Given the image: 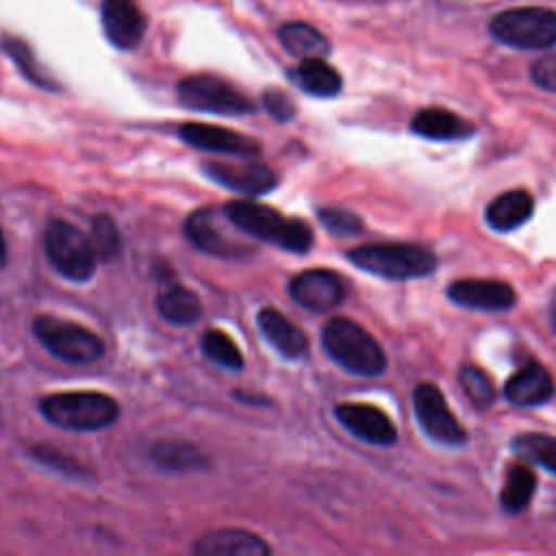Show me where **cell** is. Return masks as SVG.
I'll return each instance as SVG.
<instances>
[{"label": "cell", "instance_id": "cell-1", "mask_svg": "<svg viewBox=\"0 0 556 556\" xmlns=\"http://www.w3.org/2000/svg\"><path fill=\"white\" fill-rule=\"evenodd\" d=\"M226 215L232 224L252 239L274 243L289 252H308L313 245V230L306 222L298 217H287L280 211L252 202V200H235L224 206Z\"/></svg>", "mask_w": 556, "mask_h": 556}, {"label": "cell", "instance_id": "cell-2", "mask_svg": "<svg viewBox=\"0 0 556 556\" xmlns=\"http://www.w3.org/2000/svg\"><path fill=\"white\" fill-rule=\"evenodd\" d=\"M321 343L328 356L350 374L378 376L387 367L380 343L348 317H332L321 330Z\"/></svg>", "mask_w": 556, "mask_h": 556}, {"label": "cell", "instance_id": "cell-3", "mask_svg": "<svg viewBox=\"0 0 556 556\" xmlns=\"http://www.w3.org/2000/svg\"><path fill=\"white\" fill-rule=\"evenodd\" d=\"M39 408L50 424L74 432H96L109 428L119 415L117 402L98 391L52 393L41 400Z\"/></svg>", "mask_w": 556, "mask_h": 556}, {"label": "cell", "instance_id": "cell-4", "mask_svg": "<svg viewBox=\"0 0 556 556\" xmlns=\"http://www.w3.org/2000/svg\"><path fill=\"white\" fill-rule=\"evenodd\" d=\"M348 258L363 271L387 280H413L437 267V254L415 243H367L348 252Z\"/></svg>", "mask_w": 556, "mask_h": 556}, {"label": "cell", "instance_id": "cell-5", "mask_svg": "<svg viewBox=\"0 0 556 556\" xmlns=\"http://www.w3.org/2000/svg\"><path fill=\"white\" fill-rule=\"evenodd\" d=\"M489 33L510 48L545 50L556 46V11L547 7H513L491 17Z\"/></svg>", "mask_w": 556, "mask_h": 556}, {"label": "cell", "instance_id": "cell-6", "mask_svg": "<svg viewBox=\"0 0 556 556\" xmlns=\"http://www.w3.org/2000/svg\"><path fill=\"white\" fill-rule=\"evenodd\" d=\"M43 250L50 265L67 280L85 282L96 271V250L91 239L65 219H52L43 232Z\"/></svg>", "mask_w": 556, "mask_h": 556}, {"label": "cell", "instance_id": "cell-7", "mask_svg": "<svg viewBox=\"0 0 556 556\" xmlns=\"http://www.w3.org/2000/svg\"><path fill=\"white\" fill-rule=\"evenodd\" d=\"M33 332L52 356L70 365H89L104 354L102 339L76 321L41 315L33 321Z\"/></svg>", "mask_w": 556, "mask_h": 556}, {"label": "cell", "instance_id": "cell-8", "mask_svg": "<svg viewBox=\"0 0 556 556\" xmlns=\"http://www.w3.org/2000/svg\"><path fill=\"white\" fill-rule=\"evenodd\" d=\"M176 93L182 106L202 113L248 115L254 111V104L245 93H241L224 78L211 74H193L182 78L176 87Z\"/></svg>", "mask_w": 556, "mask_h": 556}, {"label": "cell", "instance_id": "cell-9", "mask_svg": "<svg viewBox=\"0 0 556 556\" xmlns=\"http://www.w3.org/2000/svg\"><path fill=\"white\" fill-rule=\"evenodd\" d=\"M232 219L226 215V211L217 213L215 208H198L193 211L185 222V232L189 241L211 254L222 258H241L252 252V248L228 230Z\"/></svg>", "mask_w": 556, "mask_h": 556}, {"label": "cell", "instance_id": "cell-10", "mask_svg": "<svg viewBox=\"0 0 556 556\" xmlns=\"http://www.w3.org/2000/svg\"><path fill=\"white\" fill-rule=\"evenodd\" d=\"M413 406L419 426L424 432L443 443V445H460L467 441L465 428L458 424L454 413L447 408L441 389L432 382H419L413 389Z\"/></svg>", "mask_w": 556, "mask_h": 556}, {"label": "cell", "instance_id": "cell-11", "mask_svg": "<svg viewBox=\"0 0 556 556\" xmlns=\"http://www.w3.org/2000/svg\"><path fill=\"white\" fill-rule=\"evenodd\" d=\"M204 174L219 182L222 187L243 193V195H263L269 193L276 185L278 178L276 174L258 163V161H206L202 165Z\"/></svg>", "mask_w": 556, "mask_h": 556}, {"label": "cell", "instance_id": "cell-12", "mask_svg": "<svg viewBox=\"0 0 556 556\" xmlns=\"http://www.w3.org/2000/svg\"><path fill=\"white\" fill-rule=\"evenodd\" d=\"M289 293L295 304L313 313H328L345 298V285L332 269H306L289 282Z\"/></svg>", "mask_w": 556, "mask_h": 556}, {"label": "cell", "instance_id": "cell-13", "mask_svg": "<svg viewBox=\"0 0 556 556\" xmlns=\"http://www.w3.org/2000/svg\"><path fill=\"white\" fill-rule=\"evenodd\" d=\"M178 135L185 143L206 150V152H217V154H239V156H252L261 150L258 141L250 135L224 128V126H211V124H200V122H187L178 128Z\"/></svg>", "mask_w": 556, "mask_h": 556}, {"label": "cell", "instance_id": "cell-14", "mask_svg": "<svg viewBox=\"0 0 556 556\" xmlns=\"http://www.w3.org/2000/svg\"><path fill=\"white\" fill-rule=\"evenodd\" d=\"M447 298L458 306L473 311H508L515 306V291L502 280L460 278L447 287Z\"/></svg>", "mask_w": 556, "mask_h": 556}, {"label": "cell", "instance_id": "cell-15", "mask_svg": "<svg viewBox=\"0 0 556 556\" xmlns=\"http://www.w3.org/2000/svg\"><path fill=\"white\" fill-rule=\"evenodd\" d=\"M339 424L350 430L354 437L374 443V445H391L397 441L395 424L371 404H354L345 402L334 408Z\"/></svg>", "mask_w": 556, "mask_h": 556}, {"label": "cell", "instance_id": "cell-16", "mask_svg": "<svg viewBox=\"0 0 556 556\" xmlns=\"http://www.w3.org/2000/svg\"><path fill=\"white\" fill-rule=\"evenodd\" d=\"M100 17L111 46L130 50L143 39L146 17L135 0H102Z\"/></svg>", "mask_w": 556, "mask_h": 556}, {"label": "cell", "instance_id": "cell-17", "mask_svg": "<svg viewBox=\"0 0 556 556\" xmlns=\"http://www.w3.org/2000/svg\"><path fill=\"white\" fill-rule=\"evenodd\" d=\"M193 552L200 556H265L269 545L250 530L219 528L198 536Z\"/></svg>", "mask_w": 556, "mask_h": 556}, {"label": "cell", "instance_id": "cell-18", "mask_svg": "<svg viewBox=\"0 0 556 556\" xmlns=\"http://www.w3.org/2000/svg\"><path fill=\"white\" fill-rule=\"evenodd\" d=\"M554 395V380L549 371L530 363L517 369L504 384V397L515 406H539L545 404Z\"/></svg>", "mask_w": 556, "mask_h": 556}, {"label": "cell", "instance_id": "cell-19", "mask_svg": "<svg viewBox=\"0 0 556 556\" xmlns=\"http://www.w3.org/2000/svg\"><path fill=\"white\" fill-rule=\"evenodd\" d=\"M258 328L263 337L287 358H302L308 352V337L300 326H295L289 317H285L278 308H261Z\"/></svg>", "mask_w": 556, "mask_h": 556}, {"label": "cell", "instance_id": "cell-20", "mask_svg": "<svg viewBox=\"0 0 556 556\" xmlns=\"http://www.w3.org/2000/svg\"><path fill=\"white\" fill-rule=\"evenodd\" d=\"M410 130L419 137L434 139V141L467 139L469 135H473L471 122L463 119L460 115H456L447 109H437V106L417 111L410 122Z\"/></svg>", "mask_w": 556, "mask_h": 556}, {"label": "cell", "instance_id": "cell-21", "mask_svg": "<svg viewBox=\"0 0 556 556\" xmlns=\"http://www.w3.org/2000/svg\"><path fill=\"white\" fill-rule=\"evenodd\" d=\"M534 213V200L526 189H510L491 200L484 211L486 224L493 230L506 232L526 224Z\"/></svg>", "mask_w": 556, "mask_h": 556}, {"label": "cell", "instance_id": "cell-22", "mask_svg": "<svg viewBox=\"0 0 556 556\" xmlns=\"http://www.w3.org/2000/svg\"><path fill=\"white\" fill-rule=\"evenodd\" d=\"M156 313L174 326H189L202 317L200 298L182 285H165L156 295Z\"/></svg>", "mask_w": 556, "mask_h": 556}, {"label": "cell", "instance_id": "cell-23", "mask_svg": "<svg viewBox=\"0 0 556 556\" xmlns=\"http://www.w3.org/2000/svg\"><path fill=\"white\" fill-rule=\"evenodd\" d=\"M293 83L315 96V98H332L341 91V74L324 61V56H313V59H300V65L291 72Z\"/></svg>", "mask_w": 556, "mask_h": 556}, {"label": "cell", "instance_id": "cell-24", "mask_svg": "<svg viewBox=\"0 0 556 556\" xmlns=\"http://www.w3.org/2000/svg\"><path fill=\"white\" fill-rule=\"evenodd\" d=\"M278 39L282 48L298 59L326 56L330 52V41L321 30L306 22H287L278 28Z\"/></svg>", "mask_w": 556, "mask_h": 556}, {"label": "cell", "instance_id": "cell-25", "mask_svg": "<svg viewBox=\"0 0 556 556\" xmlns=\"http://www.w3.org/2000/svg\"><path fill=\"white\" fill-rule=\"evenodd\" d=\"M148 458L167 471H193L204 465L200 450L180 439H161L148 447Z\"/></svg>", "mask_w": 556, "mask_h": 556}, {"label": "cell", "instance_id": "cell-26", "mask_svg": "<svg viewBox=\"0 0 556 556\" xmlns=\"http://www.w3.org/2000/svg\"><path fill=\"white\" fill-rule=\"evenodd\" d=\"M534 491H536L534 471L526 465H513L508 469V476L500 495L502 508L508 513H521L530 504Z\"/></svg>", "mask_w": 556, "mask_h": 556}, {"label": "cell", "instance_id": "cell-27", "mask_svg": "<svg viewBox=\"0 0 556 556\" xmlns=\"http://www.w3.org/2000/svg\"><path fill=\"white\" fill-rule=\"evenodd\" d=\"M2 48L30 83H35L41 89H59L54 78L39 65L33 48L24 39L15 35H2Z\"/></svg>", "mask_w": 556, "mask_h": 556}, {"label": "cell", "instance_id": "cell-28", "mask_svg": "<svg viewBox=\"0 0 556 556\" xmlns=\"http://www.w3.org/2000/svg\"><path fill=\"white\" fill-rule=\"evenodd\" d=\"M510 447L519 458H526V460L541 465L547 471L556 473V437L526 432V434H517L510 441Z\"/></svg>", "mask_w": 556, "mask_h": 556}, {"label": "cell", "instance_id": "cell-29", "mask_svg": "<svg viewBox=\"0 0 556 556\" xmlns=\"http://www.w3.org/2000/svg\"><path fill=\"white\" fill-rule=\"evenodd\" d=\"M200 348L204 352V356L208 361H213L215 365L219 367H226V369H241L243 367V356L239 352V348L235 345V341L217 330V328H208L202 339H200Z\"/></svg>", "mask_w": 556, "mask_h": 556}, {"label": "cell", "instance_id": "cell-30", "mask_svg": "<svg viewBox=\"0 0 556 556\" xmlns=\"http://www.w3.org/2000/svg\"><path fill=\"white\" fill-rule=\"evenodd\" d=\"M458 382L460 389L465 391V395L469 397V402L476 408H486L493 404L495 400V387L491 382V378L486 376V371H482L476 365H463L458 369Z\"/></svg>", "mask_w": 556, "mask_h": 556}, {"label": "cell", "instance_id": "cell-31", "mask_svg": "<svg viewBox=\"0 0 556 556\" xmlns=\"http://www.w3.org/2000/svg\"><path fill=\"white\" fill-rule=\"evenodd\" d=\"M91 243L96 250V256L100 261H109L119 252L122 239H119V230L115 226V222L109 215H96L91 222Z\"/></svg>", "mask_w": 556, "mask_h": 556}, {"label": "cell", "instance_id": "cell-32", "mask_svg": "<svg viewBox=\"0 0 556 556\" xmlns=\"http://www.w3.org/2000/svg\"><path fill=\"white\" fill-rule=\"evenodd\" d=\"M319 222L326 226L328 232L337 237H352L363 230V222L356 213L348 208H337V206H324L317 211Z\"/></svg>", "mask_w": 556, "mask_h": 556}, {"label": "cell", "instance_id": "cell-33", "mask_svg": "<svg viewBox=\"0 0 556 556\" xmlns=\"http://www.w3.org/2000/svg\"><path fill=\"white\" fill-rule=\"evenodd\" d=\"M530 76L536 87L556 93V52L539 56L530 67Z\"/></svg>", "mask_w": 556, "mask_h": 556}, {"label": "cell", "instance_id": "cell-34", "mask_svg": "<svg viewBox=\"0 0 556 556\" xmlns=\"http://www.w3.org/2000/svg\"><path fill=\"white\" fill-rule=\"evenodd\" d=\"M263 104L267 109V113L278 119V122H289L295 117V104L293 100L280 91V89H267L263 91Z\"/></svg>", "mask_w": 556, "mask_h": 556}, {"label": "cell", "instance_id": "cell-35", "mask_svg": "<svg viewBox=\"0 0 556 556\" xmlns=\"http://www.w3.org/2000/svg\"><path fill=\"white\" fill-rule=\"evenodd\" d=\"M33 456H35L39 463L59 467L61 471L80 473V467H78L74 460H70V458L63 456L59 450H52V447H48V445H37V447H33Z\"/></svg>", "mask_w": 556, "mask_h": 556}, {"label": "cell", "instance_id": "cell-36", "mask_svg": "<svg viewBox=\"0 0 556 556\" xmlns=\"http://www.w3.org/2000/svg\"><path fill=\"white\" fill-rule=\"evenodd\" d=\"M7 256H9V252H7L4 235H2V230H0V267H4V265H7Z\"/></svg>", "mask_w": 556, "mask_h": 556}, {"label": "cell", "instance_id": "cell-37", "mask_svg": "<svg viewBox=\"0 0 556 556\" xmlns=\"http://www.w3.org/2000/svg\"><path fill=\"white\" fill-rule=\"evenodd\" d=\"M549 321H552V328H554V332H556V302H554L552 308H549Z\"/></svg>", "mask_w": 556, "mask_h": 556}]
</instances>
